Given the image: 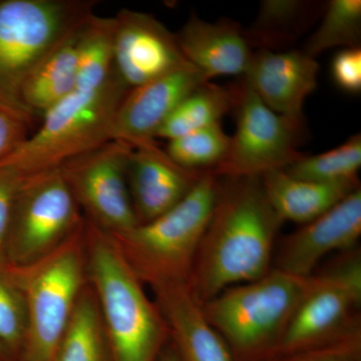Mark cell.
Segmentation results:
<instances>
[{"label":"cell","mask_w":361,"mask_h":361,"mask_svg":"<svg viewBox=\"0 0 361 361\" xmlns=\"http://www.w3.org/2000/svg\"><path fill=\"white\" fill-rule=\"evenodd\" d=\"M284 221L270 205L260 177L220 178L212 217L202 238L189 288L203 304L273 268Z\"/></svg>","instance_id":"6da1fadb"},{"label":"cell","mask_w":361,"mask_h":361,"mask_svg":"<svg viewBox=\"0 0 361 361\" xmlns=\"http://www.w3.org/2000/svg\"><path fill=\"white\" fill-rule=\"evenodd\" d=\"M87 282L114 361H157L170 341L165 318L109 233L85 219Z\"/></svg>","instance_id":"7a4b0ae2"},{"label":"cell","mask_w":361,"mask_h":361,"mask_svg":"<svg viewBox=\"0 0 361 361\" xmlns=\"http://www.w3.org/2000/svg\"><path fill=\"white\" fill-rule=\"evenodd\" d=\"M220 178L205 172L174 208L145 224L111 235L130 269L152 290L189 284L217 200Z\"/></svg>","instance_id":"3957f363"},{"label":"cell","mask_w":361,"mask_h":361,"mask_svg":"<svg viewBox=\"0 0 361 361\" xmlns=\"http://www.w3.org/2000/svg\"><path fill=\"white\" fill-rule=\"evenodd\" d=\"M313 283L276 268L254 281L228 287L202 311L227 344L234 361H266L274 355L301 299Z\"/></svg>","instance_id":"277c9868"},{"label":"cell","mask_w":361,"mask_h":361,"mask_svg":"<svg viewBox=\"0 0 361 361\" xmlns=\"http://www.w3.org/2000/svg\"><path fill=\"white\" fill-rule=\"evenodd\" d=\"M129 90L115 70L99 89L73 90L42 116L37 132L0 169L25 178L42 174L111 141L116 111Z\"/></svg>","instance_id":"5b68a950"},{"label":"cell","mask_w":361,"mask_h":361,"mask_svg":"<svg viewBox=\"0 0 361 361\" xmlns=\"http://www.w3.org/2000/svg\"><path fill=\"white\" fill-rule=\"evenodd\" d=\"M94 6L85 0L0 1V104L35 118L20 102L23 82Z\"/></svg>","instance_id":"8992f818"},{"label":"cell","mask_w":361,"mask_h":361,"mask_svg":"<svg viewBox=\"0 0 361 361\" xmlns=\"http://www.w3.org/2000/svg\"><path fill=\"white\" fill-rule=\"evenodd\" d=\"M85 226L47 257L9 268L26 302L27 329L20 361H51L87 283Z\"/></svg>","instance_id":"52a82bcc"},{"label":"cell","mask_w":361,"mask_h":361,"mask_svg":"<svg viewBox=\"0 0 361 361\" xmlns=\"http://www.w3.org/2000/svg\"><path fill=\"white\" fill-rule=\"evenodd\" d=\"M338 254L334 262L313 274V283L294 311L274 355L323 345L361 331L360 247Z\"/></svg>","instance_id":"ba28073f"},{"label":"cell","mask_w":361,"mask_h":361,"mask_svg":"<svg viewBox=\"0 0 361 361\" xmlns=\"http://www.w3.org/2000/svg\"><path fill=\"white\" fill-rule=\"evenodd\" d=\"M84 223L82 210L59 169L25 177L7 231L6 266L35 264L63 245Z\"/></svg>","instance_id":"9c48e42d"},{"label":"cell","mask_w":361,"mask_h":361,"mask_svg":"<svg viewBox=\"0 0 361 361\" xmlns=\"http://www.w3.org/2000/svg\"><path fill=\"white\" fill-rule=\"evenodd\" d=\"M235 110L236 130L230 137L224 160L214 171L219 178L261 177L273 170H285L302 159L299 151L303 120L278 115L242 80Z\"/></svg>","instance_id":"30bf717a"},{"label":"cell","mask_w":361,"mask_h":361,"mask_svg":"<svg viewBox=\"0 0 361 361\" xmlns=\"http://www.w3.org/2000/svg\"><path fill=\"white\" fill-rule=\"evenodd\" d=\"M132 149L111 140L59 168L85 219L111 235L137 225L127 179Z\"/></svg>","instance_id":"8fae6325"},{"label":"cell","mask_w":361,"mask_h":361,"mask_svg":"<svg viewBox=\"0 0 361 361\" xmlns=\"http://www.w3.org/2000/svg\"><path fill=\"white\" fill-rule=\"evenodd\" d=\"M114 20V65L130 90L192 66L176 35L151 14L122 9Z\"/></svg>","instance_id":"7c38bea8"},{"label":"cell","mask_w":361,"mask_h":361,"mask_svg":"<svg viewBox=\"0 0 361 361\" xmlns=\"http://www.w3.org/2000/svg\"><path fill=\"white\" fill-rule=\"evenodd\" d=\"M361 237V189L281 240L273 268L310 277L329 254L356 248Z\"/></svg>","instance_id":"4fadbf2b"},{"label":"cell","mask_w":361,"mask_h":361,"mask_svg":"<svg viewBox=\"0 0 361 361\" xmlns=\"http://www.w3.org/2000/svg\"><path fill=\"white\" fill-rule=\"evenodd\" d=\"M207 82L201 71L188 66L130 90L116 111L111 140L132 147L156 142L159 130L178 104Z\"/></svg>","instance_id":"5bb4252c"},{"label":"cell","mask_w":361,"mask_h":361,"mask_svg":"<svg viewBox=\"0 0 361 361\" xmlns=\"http://www.w3.org/2000/svg\"><path fill=\"white\" fill-rule=\"evenodd\" d=\"M319 65L303 51L253 52L244 82L271 111L303 120L306 99L317 87Z\"/></svg>","instance_id":"9a60e30c"},{"label":"cell","mask_w":361,"mask_h":361,"mask_svg":"<svg viewBox=\"0 0 361 361\" xmlns=\"http://www.w3.org/2000/svg\"><path fill=\"white\" fill-rule=\"evenodd\" d=\"M202 174L180 167L157 142L133 147L127 179L137 225L174 208L193 189Z\"/></svg>","instance_id":"2e32d148"},{"label":"cell","mask_w":361,"mask_h":361,"mask_svg":"<svg viewBox=\"0 0 361 361\" xmlns=\"http://www.w3.org/2000/svg\"><path fill=\"white\" fill-rule=\"evenodd\" d=\"M176 37L185 58L208 80L220 75L243 77L253 54L236 21L209 23L192 14Z\"/></svg>","instance_id":"e0dca14e"},{"label":"cell","mask_w":361,"mask_h":361,"mask_svg":"<svg viewBox=\"0 0 361 361\" xmlns=\"http://www.w3.org/2000/svg\"><path fill=\"white\" fill-rule=\"evenodd\" d=\"M153 292L180 361H234L227 344L204 316L189 285H167Z\"/></svg>","instance_id":"ac0fdd59"},{"label":"cell","mask_w":361,"mask_h":361,"mask_svg":"<svg viewBox=\"0 0 361 361\" xmlns=\"http://www.w3.org/2000/svg\"><path fill=\"white\" fill-rule=\"evenodd\" d=\"M266 197L284 221L307 224L360 188V180L322 183L297 179L284 170H273L260 177Z\"/></svg>","instance_id":"d6986e66"},{"label":"cell","mask_w":361,"mask_h":361,"mask_svg":"<svg viewBox=\"0 0 361 361\" xmlns=\"http://www.w3.org/2000/svg\"><path fill=\"white\" fill-rule=\"evenodd\" d=\"M87 20L78 25L23 82L20 102L35 118L44 115L75 90L78 39Z\"/></svg>","instance_id":"ffe728a7"},{"label":"cell","mask_w":361,"mask_h":361,"mask_svg":"<svg viewBox=\"0 0 361 361\" xmlns=\"http://www.w3.org/2000/svg\"><path fill=\"white\" fill-rule=\"evenodd\" d=\"M325 4L303 0H263L253 25L244 30L250 47L282 49L295 42L323 13Z\"/></svg>","instance_id":"44dd1931"},{"label":"cell","mask_w":361,"mask_h":361,"mask_svg":"<svg viewBox=\"0 0 361 361\" xmlns=\"http://www.w3.org/2000/svg\"><path fill=\"white\" fill-rule=\"evenodd\" d=\"M51 361H114L99 306L87 282Z\"/></svg>","instance_id":"7402d4cb"},{"label":"cell","mask_w":361,"mask_h":361,"mask_svg":"<svg viewBox=\"0 0 361 361\" xmlns=\"http://www.w3.org/2000/svg\"><path fill=\"white\" fill-rule=\"evenodd\" d=\"M237 92L238 85L223 87L209 82L201 85L178 104L157 137L171 141L221 123L223 116L235 108Z\"/></svg>","instance_id":"603a6c76"},{"label":"cell","mask_w":361,"mask_h":361,"mask_svg":"<svg viewBox=\"0 0 361 361\" xmlns=\"http://www.w3.org/2000/svg\"><path fill=\"white\" fill-rule=\"evenodd\" d=\"M114 18H87L80 30L78 45L75 90H92L106 84L115 70L114 65Z\"/></svg>","instance_id":"cb8c5ba5"},{"label":"cell","mask_w":361,"mask_h":361,"mask_svg":"<svg viewBox=\"0 0 361 361\" xmlns=\"http://www.w3.org/2000/svg\"><path fill=\"white\" fill-rule=\"evenodd\" d=\"M360 0H330L323 9L322 23L303 51L315 58L334 47H360Z\"/></svg>","instance_id":"d4e9b609"},{"label":"cell","mask_w":361,"mask_h":361,"mask_svg":"<svg viewBox=\"0 0 361 361\" xmlns=\"http://www.w3.org/2000/svg\"><path fill=\"white\" fill-rule=\"evenodd\" d=\"M230 145L221 123L169 141L166 153L180 167L192 172H214L222 163Z\"/></svg>","instance_id":"484cf974"},{"label":"cell","mask_w":361,"mask_h":361,"mask_svg":"<svg viewBox=\"0 0 361 361\" xmlns=\"http://www.w3.org/2000/svg\"><path fill=\"white\" fill-rule=\"evenodd\" d=\"M360 167L361 135L356 134L329 152L304 156L284 171L297 179L341 183L360 180L357 175Z\"/></svg>","instance_id":"4316f807"},{"label":"cell","mask_w":361,"mask_h":361,"mask_svg":"<svg viewBox=\"0 0 361 361\" xmlns=\"http://www.w3.org/2000/svg\"><path fill=\"white\" fill-rule=\"evenodd\" d=\"M26 329L25 293L9 268L0 266V342L13 357H20Z\"/></svg>","instance_id":"83f0119b"},{"label":"cell","mask_w":361,"mask_h":361,"mask_svg":"<svg viewBox=\"0 0 361 361\" xmlns=\"http://www.w3.org/2000/svg\"><path fill=\"white\" fill-rule=\"evenodd\" d=\"M266 361H361V331L323 345L274 355Z\"/></svg>","instance_id":"f1b7e54d"},{"label":"cell","mask_w":361,"mask_h":361,"mask_svg":"<svg viewBox=\"0 0 361 361\" xmlns=\"http://www.w3.org/2000/svg\"><path fill=\"white\" fill-rule=\"evenodd\" d=\"M35 118L0 104V161L13 155L30 137Z\"/></svg>","instance_id":"f546056e"},{"label":"cell","mask_w":361,"mask_h":361,"mask_svg":"<svg viewBox=\"0 0 361 361\" xmlns=\"http://www.w3.org/2000/svg\"><path fill=\"white\" fill-rule=\"evenodd\" d=\"M332 77L336 84L349 94L361 90L360 47L343 49L334 56L331 66Z\"/></svg>","instance_id":"4dcf8cb0"},{"label":"cell","mask_w":361,"mask_h":361,"mask_svg":"<svg viewBox=\"0 0 361 361\" xmlns=\"http://www.w3.org/2000/svg\"><path fill=\"white\" fill-rule=\"evenodd\" d=\"M25 177L8 169H0V266H6L4 248L16 194Z\"/></svg>","instance_id":"1f68e13d"},{"label":"cell","mask_w":361,"mask_h":361,"mask_svg":"<svg viewBox=\"0 0 361 361\" xmlns=\"http://www.w3.org/2000/svg\"><path fill=\"white\" fill-rule=\"evenodd\" d=\"M157 361H180L177 353H176L174 345H173L171 341H169L168 343L166 344L165 348L161 350V355Z\"/></svg>","instance_id":"d6a6232c"},{"label":"cell","mask_w":361,"mask_h":361,"mask_svg":"<svg viewBox=\"0 0 361 361\" xmlns=\"http://www.w3.org/2000/svg\"><path fill=\"white\" fill-rule=\"evenodd\" d=\"M13 360L9 351L7 350L6 346L0 342V361H11Z\"/></svg>","instance_id":"836d02e7"}]
</instances>
